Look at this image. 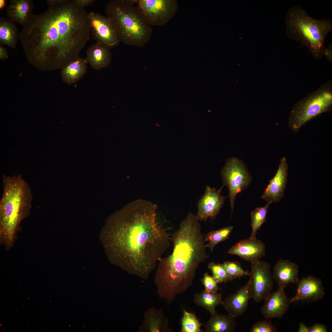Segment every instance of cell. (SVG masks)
I'll use <instances>...</instances> for the list:
<instances>
[{
    "label": "cell",
    "mask_w": 332,
    "mask_h": 332,
    "mask_svg": "<svg viewBox=\"0 0 332 332\" xmlns=\"http://www.w3.org/2000/svg\"><path fill=\"white\" fill-rule=\"evenodd\" d=\"M47 10L32 14L18 38L29 61L41 69H62L79 57L91 29L85 8L74 0H52Z\"/></svg>",
    "instance_id": "cell-1"
},
{
    "label": "cell",
    "mask_w": 332,
    "mask_h": 332,
    "mask_svg": "<svg viewBox=\"0 0 332 332\" xmlns=\"http://www.w3.org/2000/svg\"><path fill=\"white\" fill-rule=\"evenodd\" d=\"M156 205L138 200L120 211L109 233L115 259L128 273L146 280L170 245L168 229L156 220Z\"/></svg>",
    "instance_id": "cell-2"
},
{
    "label": "cell",
    "mask_w": 332,
    "mask_h": 332,
    "mask_svg": "<svg viewBox=\"0 0 332 332\" xmlns=\"http://www.w3.org/2000/svg\"><path fill=\"white\" fill-rule=\"evenodd\" d=\"M196 215L189 212L171 235L172 253L159 261L154 279L160 298L169 302L192 284L200 264L209 257Z\"/></svg>",
    "instance_id": "cell-3"
},
{
    "label": "cell",
    "mask_w": 332,
    "mask_h": 332,
    "mask_svg": "<svg viewBox=\"0 0 332 332\" xmlns=\"http://www.w3.org/2000/svg\"><path fill=\"white\" fill-rule=\"evenodd\" d=\"M3 192L0 201L1 241L7 247L13 243L16 232L30 213L33 197L29 185L20 174L2 176Z\"/></svg>",
    "instance_id": "cell-4"
},
{
    "label": "cell",
    "mask_w": 332,
    "mask_h": 332,
    "mask_svg": "<svg viewBox=\"0 0 332 332\" xmlns=\"http://www.w3.org/2000/svg\"><path fill=\"white\" fill-rule=\"evenodd\" d=\"M285 24L288 38L306 47L314 59H321L324 56L325 40L332 31V22L330 19H314L298 5L288 10Z\"/></svg>",
    "instance_id": "cell-5"
},
{
    "label": "cell",
    "mask_w": 332,
    "mask_h": 332,
    "mask_svg": "<svg viewBox=\"0 0 332 332\" xmlns=\"http://www.w3.org/2000/svg\"><path fill=\"white\" fill-rule=\"evenodd\" d=\"M137 0H112L105 11L118 31L121 42L130 46L142 47L150 41L153 29L137 6Z\"/></svg>",
    "instance_id": "cell-6"
},
{
    "label": "cell",
    "mask_w": 332,
    "mask_h": 332,
    "mask_svg": "<svg viewBox=\"0 0 332 332\" xmlns=\"http://www.w3.org/2000/svg\"><path fill=\"white\" fill-rule=\"evenodd\" d=\"M332 106V83L330 81L295 104L289 117V127L297 132L308 121L330 110Z\"/></svg>",
    "instance_id": "cell-7"
},
{
    "label": "cell",
    "mask_w": 332,
    "mask_h": 332,
    "mask_svg": "<svg viewBox=\"0 0 332 332\" xmlns=\"http://www.w3.org/2000/svg\"><path fill=\"white\" fill-rule=\"evenodd\" d=\"M221 175L223 184L228 189V197L233 211L237 195L249 186L251 181V176L243 163L235 157L227 160L221 171Z\"/></svg>",
    "instance_id": "cell-8"
},
{
    "label": "cell",
    "mask_w": 332,
    "mask_h": 332,
    "mask_svg": "<svg viewBox=\"0 0 332 332\" xmlns=\"http://www.w3.org/2000/svg\"><path fill=\"white\" fill-rule=\"evenodd\" d=\"M137 6L151 26H163L174 15L177 9L174 0H138Z\"/></svg>",
    "instance_id": "cell-9"
},
{
    "label": "cell",
    "mask_w": 332,
    "mask_h": 332,
    "mask_svg": "<svg viewBox=\"0 0 332 332\" xmlns=\"http://www.w3.org/2000/svg\"><path fill=\"white\" fill-rule=\"evenodd\" d=\"M249 272L252 298L259 302L271 293L274 285L271 266L268 263L258 260L251 262Z\"/></svg>",
    "instance_id": "cell-10"
},
{
    "label": "cell",
    "mask_w": 332,
    "mask_h": 332,
    "mask_svg": "<svg viewBox=\"0 0 332 332\" xmlns=\"http://www.w3.org/2000/svg\"><path fill=\"white\" fill-rule=\"evenodd\" d=\"M91 32L97 42L109 49L117 46L121 40L114 24L108 17L91 11L88 13Z\"/></svg>",
    "instance_id": "cell-11"
},
{
    "label": "cell",
    "mask_w": 332,
    "mask_h": 332,
    "mask_svg": "<svg viewBox=\"0 0 332 332\" xmlns=\"http://www.w3.org/2000/svg\"><path fill=\"white\" fill-rule=\"evenodd\" d=\"M224 201L225 197L221 195L219 191L207 186L204 195L197 204V218L200 221H205L209 217H215L219 212Z\"/></svg>",
    "instance_id": "cell-12"
},
{
    "label": "cell",
    "mask_w": 332,
    "mask_h": 332,
    "mask_svg": "<svg viewBox=\"0 0 332 332\" xmlns=\"http://www.w3.org/2000/svg\"><path fill=\"white\" fill-rule=\"evenodd\" d=\"M288 165L285 157L280 160V163L276 173L269 181L261 198L270 204L272 202L280 201L284 195V191L287 181Z\"/></svg>",
    "instance_id": "cell-13"
},
{
    "label": "cell",
    "mask_w": 332,
    "mask_h": 332,
    "mask_svg": "<svg viewBox=\"0 0 332 332\" xmlns=\"http://www.w3.org/2000/svg\"><path fill=\"white\" fill-rule=\"evenodd\" d=\"M284 288L278 287V289L264 300L261 312L267 319L282 318L288 310L291 303L284 291Z\"/></svg>",
    "instance_id": "cell-14"
},
{
    "label": "cell",
    "mask_w": 332,
    "mask_h": 332,
    "mask_svg": "<svg viewBox=\"0 0 332 332\" xmlns=\"http://www.w3.org/2000/svg\"><path fill=\"white\" fill-rule=\"evenodd\" d=\"M296 295L290 298L291 303L298 300L315 302L322 299L325 293L321 280L312 275L302 277L297 284Z\"/></svg>",
    "instance_id": "cell-15"
},
{
    "label": "cell",
    "mask_w": 332,
    "mask_h": 332,
    "mask_svg": "<svg viewBox=\"0 0 332 332\" xmlns=\"http://www.w3.org/2000/svg\"><path fill=\"white\" fill-rule=\"evenodd\" d=\"M251 298V283L249 279L236 293L225 298L221 305L228 314L235 318L244 313L247 309L249 300Z\"/></svg>",
    "instance_id": "cell-16"
},
{
    "label": "cell",
    "mask_w": 332,
    "mask_h": 332,
    "mask_svg": "<svg viewBox=\"0 0 332 332\" xmlns=\"http://www.w3.org/2000/svg\"><path fill=\"white\" fill-rule=\"evenodd\" d=\"M227 252L251 262L265 255V246L259 240L249 238L240 240L230 248Z\"/></svg>",
    "instance_id": "cell-17"
},
{
    "label": "cell",
    "mask_w": 332,
    "mask_h": 332,
    "mask_svg": "<svg viewBox=\"0 0 332 332\" xmlns=\"http://www.w3.org/2000/svg\"><path fill=\"white\" fill-rule=\"evenodd\" d=\"M299 270L297 264L290 261L280 259L274 267L273 279L277 282L278 286L285 288L290 284H297Z\"/></svg>",
    "instance_id": "cell-18"
},
{
    "label": "cell",
    "mask_w": 332,
    "mask_h": 332,
    "mask_svg": "<svg viewBox=\"0 0 332 332\" xmlns=\"http://www.w3.org/2000/svg\"><path fill=\"white\" fill-rule=\"evenodd\" d=\"M140 332H170L168 319L161 309L150 307L145 312L142 323L140 326Z\"/></svg>",
    "instance_id": "cell-19"
},
{
    "label": "cell",
    "mask_w": 332,
    "mask_h": 332,
    "mask_svg": "<svg viewBox=\"0 0 332 332\" xmlns=\"http://www.w3.org/2000/svg\"><path fill=\"white\" fill-rule=\"evenodd\" d=\"M34 4L31 0H11L7 7L6 14L14 22L25 25L33 14Z\"/></svg>",
    "instance_id": "cell-20"
},
{
    "label": "cell",
    "mask_w": 332,
    "mask_h": 332,
    "mask_svg": "<svg viewBox=\"0 0 332 332\" xmlns=\"http://www.w3.org/2000/svg\"><path fill=\"white\" fill-rule=\"evenodd\" d=\"M85 58L91 67L96 70L107 67L110 63V49L97 42L91 45L86 51Z\"/></svg>",
    "instance_id": "cell-21"
},
{
    "label": "cell",
    "mask_w": 332,
    "mask_h": 332,
    "mask_svg": "<svg viewBox=\"0 0 332 332\" xmlns=\"http://www.w3.org/2000/svg\"><path fill=\"white\" fill-rule=\"evenodd\" d=\"M88 62L85 58L78 57L61 69L63 81L69 85L77 82L87 71Z\"/></svg>",
    "instance_id": "cell-22"
},
{
    "label": "cell",
    "mask_w": 332,
    "mask_h": 332,
    "mask_svg": "<svg viewBox=\"0 0 332 332\" xmlns=\"http://www.w3.org/2000/svg\"><path fill=\"white\" fill-rule=\"evenodd\" d=\"M205 325V332H234L237 325L235 318L230 314L221 315L216 312Z\"/></svg>",
    "instance_id": "cell-23"
},
{
    "label": "cell",
    "mask_w": 332,
    "mask_h": 332,
    "mask_svg": "<svg viewBox=\"0 0 332 332\" xmlns=\"http://www.w3.org/2000/svg\"><path fill=\"white\" fill-rule=\"evenodd\" d=\"M19 33L16 24L8 18H0V44L12 49L16 46Z\"/></svg>",
    "instance_id": "cell-24"
},
{
    "label": "cell",
    "mask_w": 332,
    "mask_h": 332,
    "mask_svg": "<svg viewBox=\"0 0 332 332\" xmlns=\"http://www.w3.org/2000/svg\"><path fill=\"white\" fill-rule=\"evenodd\" d=\"M194 296L195 303L205 308L211 314L216 312V307L221 304L222 302V294L217 292H209L204 290L199 294H195Z\"/></svg>",
    "instance_id": "cell-25"
},
{
    "label": "cell",
    "mask_w": 332,
    "mask_h": 332,
    "mask_svg": "<svg viewBox=\"0 0 332 332\" xmlns=\"http://www.w3.org/2000/svg\"><path fill=\"white\" fill-rule=\"evenodd\" d=\"M233 228V226H230L208 232L204 237L205 242H208L207 247L213 251L218 243L229 238Z\"/></svg>",
    "instance_id": "cell-26"
},
{
    "label": "cell",
    "mask_w": 332,
    "mask_h": 332,
    "mask_svg": "<svg viewBox=\"0 0 332 332\" xmlns=\"http://www.w3.org/2000/svg\"><path fill=\"white\" fill-rule=\"evenodd\" d=\"M270 204L267 203L265 206L256 208L251 212L252 232L249 238L252 239H256V235L258 230L262 224L266 222L267 215Z\"/></svg>",
    "instance_id": "cell-27"
},
{
    "label": "cell",
    "mask_w": 332,
    "mask_h": 332,
    "mask_svg": "<svg viewBox=\"0 0 332 332\" xmlns=\"http://www.w3.org/2000/svg\"><path fill=\"white\" fill-rule=\"evenodd\" d=\"M202 324L196 318L195 314L183 310L181 319V332H203L201 329Z\"/></svg>",
    "instance_id": "cell-28"
},
{
    "label": "cell",
    "mask_w": 332,
    "mask_h": 332,
    "mask_svg": "<svg viewBox=\"0 0 332 332\" xmlns=\"http://www.w3.org/2000/svg\"><path fill=\"white\" fill-rule=\"evenodd\" d=\"M208 267L211 270L212 276L218 283L227 282L235 279L229 273L223 264L211 262L209 264Z\"/></svg>",
    "instance_id": "cell-29"
},
{
    "label": "cell",
    "mask_w": 332,
    "mask_h": 332,
    "mask_svg": "<svg viewBox=\"0 0 332 332\" xmlns=\"http://www.w3.org/2000/svg\"><path fill=\"white\" fill-rule=\"evenodd\" d=\"M223 264L229 273L235 279L249 275V272L244 270L237 262L227 261Z\"/></svg>",
    "instance_id": "cell-30"
},
{
    "label": "cell",
    "mask_w": 332,
    "mask_h": 332,
    "mask_svg": "<svg viewBox=\"0 0 332 332\" xmlns=\"http://www.w3.org/2000/svg\"><path fill=\"white\" fill-rule=\"evenodd\" d=\"M277 330L270 321L267 320L257 322L251 328L250 332H275Z\"/></svg>",
    "instance_id": "cell-31"
},
{
    "label": "cell",
    "mask_w": 332,
    "mask_h": 332,
    "mask_svg": "<svg viewBox=\"0 0 332 332\" xmlns=\"http://www.w3.org/2000/svg\"><path fill=\"white\" fill-rule=\"evenodd\" d=\"M201 281L204 287V290L206 291L216 292L219 289L216 280L212 276H210L207 272L204 274Z\"/></svg>",
    "instance_id": "cell-32"
},
{
    "label": "cell",
    "mask_w": 332,
    "mask_h": 332,
    "mask_svg": "<svg viewBox=\"0 0 332 332\" xmlns=\"http://www.w3.org/2000/svg\"><path fill=\"white\" fill-rule=\"evenodd\" d=\"M310 332H327V330L325 325L319 323H316L309 327Z\"/></svg>",
    "instance_id": "cell-33"
},
{
    "label": "cell",
    "mask_w": 332,
    "mask_h": 332,
    "mask_svg": "<svg viewBox=\"0 0 332 332\" xmlns=\"http://www.w3.org/2000/svg\"><path fill=\"white\" fill-rule=\"evenodd\" d=\"M332 43H330L327 48H326L324 50V56H325L327 60L330 62H332Z\"/></svg>",
    "instance_id": "cell-34"
},
{
    "label": "cell",
    "mask_w": 332,
    "mask_h": 332,
    "mask_svg": "<svg viewBox=\"0 0 332 332\" xmlns=\"http://www.w3.org/2000/svg\"><path fill=\"white\" fill-rule=\"evenodd\" d=\"M78 5L84 7L91 5L95 1V0H74Z\"/></svg>",
    "instance_id": "cell-35"
},
{
    "label": "cell",
    "mask_w": 332,
    "mask_h": 332,
    "mask_svg": "<svg viewBox=\"0 0 332 332\" xmlns=\"http://www.w3.org/2000/svg\"><path fill=\"white\" fill-rule=\"evenodd\" d=\"M8 57V54L6 49L2 45H0V58L2 60H5Z\"/></svg>",
    "instance_id": "cell-36"
},
{
    "label": "cell",
    "mask_w": 332,
    "mask_h": 332,
    "mask_svg": "<svg viewBox=\"0 0 332 332\" xmlns=\"http://www.w3.org/2000/svg\"><path fill=\"white\" fill-rule=\"evenodd\" d=\"M299 327L298 331V332H310L309 327H307L302 322L299 323Z\"/></svg>",
    "instance_id": "cell-37"
},
{
    "label": "cell",
    "mask_w": 332,
    "mask_h": 332,
    "mask_svg": "<svg viewBox=\"0 0 332 332\" xmlns=\"http://www.w3.org/2000/svg\"><path fill=\"white\" fill-rule=\"evenodd\" d=\"M5 5V1L3 0H0V8L2 9Z\"/></svg>",
    "instance_id": "cell-38"
}]
</instances>
